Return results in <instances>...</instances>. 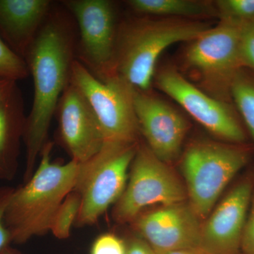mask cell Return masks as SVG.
I'll use <instances>...</instances> for the list:
<instances>
[{
  "label": "cell",
  "mask_w": 254,
  "mask_h": 254,
  "mask_svg": "<svg viewBox=\"0 0 254 254\" xmlns=\"http://www.w3.org/2000/svg\"><path fill=\"white\" fill-rule=\"evenodd\" d=\"M73 20L66 8L58 9L53 5L25 56L34 91L23 138L26 148L24 183L36 170L60 98L71 81L77 43Z\"/></svg>",
  "instance_id": "cell-1"
},
{
  "label": "cell",
  "mask_w": 254,
  "mask_h": 254,
  "mask_svg": "<svg viewBox=\"0 0 254 254\" xmlns=\"http://www.w3.org/2000/svg\"><path fill=\"white\" fill-rule=\"evenodd\" d=\"M53 142L48 141L41 153V161L31 178L15 189L4 214V224L11 242L26 243L34 237L50 232L58 208L72 191L79 164L51 160Z\"/></svg>",
  "instance_id": "cell-2"
},
{
  "label": "cell",
  "mask_w": 254,
  "mask_h": 254,
  "mask_svg": "<svg viewBox=\"0 0 254 254\" xmlns=\"http://www.w3.org/2000/svg\"><path fill=\"white\" fill-rule=\"evenodd\" d=\"M211 28L207 23L185 19L136 18L124 23L117 36V76L133 89L146 92L164 50L180 42L193 41Z\"/></svg>",
  "instance_id": "cell-3"
},
{
  "label": "cell",
  "mask_w": 254,
  "mask_h": 254,
  "mask_svg": "<svg viewBox=\"0 0 254 254\" xmlns=\"http://www.w3.org/2000/svg\"><path fill=\"white\" fill-rule=\"evenodd\" d=\"M248 148L241 144L211 141L193 143L182 160L187 200L200 219H206L237 174L250 160Z\"/></svg>",
  "instance_id": "cell-4"
},
{
  "label": "cell",
  "mask_w": 254,
  "mask_h": 254,
  "mask_svg": "<svg viewBox=\"0 0 254 254\" xmlns=\"http://www.w3.org/2000/svg\"><path fill=\"white\" fill-rule=\"evenodd\" d=\"M138 143L105 142L88 161L79 164L73 190L81 205L75 225L89 226L123 195Z\"/></svg>",
  "instance_id": "cell-5"
},
{
  "label": "cell",
  "mask_w": 254,
  "mask_h": 254,
  "mask_svg": "<svg viewBox=\"0 0 254 254\" xmlns=\"http://www.w3.org/2000/svg\"><path fill=\"white\" fill-rule=\"evenodd\" d=\"M128 173L127 186L113 210V218L119 223H131L149 205L187 200L186 187L180 179L146 145L138 144Z\"/></svg>",
  "instance_id": "cell-6"
},
{
  "label": "cell",
  "mask_w": 254,
  "mask_h": 254,
  "mask_svg": "<svg viewBox=\"0 0 254 254\" xmlns=\"http://www.w3.org/2000/svg\"><path fill=\"white\" fill-rule=\"evenodd\" d=\"M71 82L91 105L105 142L138 143L141 131L133 106L132 87L118 76L100 81L76 59L71 67Z\"/></svg>",
  "instance_id": "cell-7"
},
{
  "label": "cell",
  "mask_w": 254,
  "mask_h": 254,
  "mask_svg": "<svg viewBox=\"0 0 254 254\" xmlns=\"http://www.w3.org/2000/svg\"><path fill=\"white\" fill-rule=\"evenodd\" d=\"M79 32L76 58L97 78L116 77V12L108 0H67L62 3Z\"/></svg>",
  "instance_id": "cell-8"
},
{
  "label": "cell",
  "mask_w": 254,
  "mask_h": 254,
  "mask_svg": "<svg viewBox=\"0 0 254 254\" xmlns=\"http://www.w3.org/2000/svg\"><path fill=\"white\" fill-rule=\"evenodd\" d=\"M243 24L221 20L189 46L185 54L187 64L198 71L208 85L230 88L244 66L240 54Z\"/></svg>",
  "instance_id": "cell-9"
},
{
  "label": "cell",
  "mask_w": 254,
  "mask_h": 254,
  "mask_svg": "<svg viewBox=\"0 0 254 254\" xmlns=\"http://www.w3.org/2000/svg\"><path fill=\"white\" fill-rule=\"evenodd\" d=\"M188 200L139 214L131 222L157 254L200 250L202 224Z\"/></svg>",
  "instance_id": "cell-10"
},
{
  "label": "cell",
  "mask_w": 254,
  "mask_h": 254,
  "mask_svg": "<svg viewBox=\"0 0 254 254\" xmlns=\"http://www.w3.org/2000/svg\"><path fill=\"white\" fill-rule=\"evenodd\" d=\"M157 83L162 91L215 136L235 144L245 141V131L231 109L220 100L205 94L175 70L162 71Z\"/></svg>",
  "instance_id": "cell-11"
},
{
  "label": "cell",
  "mask_w": 254,
  "mask_h": 254,
  "mask_svg": "<svg viewBox=\"0 0 254 254\" xmlns=\"http://www.w3.org/2000/svg\"><path fill=\"white\" fill-rule=\"evenodd\" d=\"M56 113L60 140L71 160L83 163L100 151L105 138L99 122L86 97L71 81L60 98Z\"/></svg>",
  "instance_id": "cell-12"
},
{
  "label": "cell",
  "mask_w": 254,
  "mask_h": 254,
  "mask_svg": "<svg viewBox=\"0 0 254 254\" xmlns=\"http://www.w3.org/2000/svg\"><path fill=\"white\" fill-rule=\"evenodd\" d=\"M250 179L232 189L210 213L200 232V250L204 254H238L253 195Z\"/></svg>",
  "instance_id": "cell-13"
},
{
  "label": "cell",
  "mask_w": 254,
  "mask_h": 254,
  "mask_svg": "<svg viewBox=\"0 0 254 254\" xmlns=\"http://www.w3.org/2000/svg\"><path fill=\"white\" fill-rule=\"evenodd\" d=\"M133 106L140 131L152 153L165 163L180 156L186 136V120L163 100L134 89Z\"/></svg>",
  "instance_id": "cell-14"
},
{
  "label": "cell",
  "mask_w": 254,
  "mask_h": 254,
  "mask_svg": "<svg viewBox=\"0 0 254 254\" xmlns=\"http://www.w3.org/2000/svg\"><path fill=\"white\" fill-rule=\"evenodd\" d=\"M53 5L50 0H0V36L23 59Z\"/></svg>",
  "instance_id": "cell-15"
},
{
  "label": "cell",
  "mask_w": 254,
  "mask_h": 254,
  "mask_svg": "<svg viewBox=\"0 0 254 254\" xmlns=\"http://www.w3.org/2000/svg\"><path fill=\"white\" fill-rule=\"evenodd\" d=\"M26 117L22 93L16 85L0 105V182L11 181L17 173Z\"/></svg>",
  "instance_id": "cell-16"
},
{
  "label": "cell",
  "mask_w": 254,
  "mask_h": 254,
  "mask_svg": "<svg viewBox=\"0 0 254 254\" xmlns=\"http://www.w3.org/2000/svg\"><path fill=\"white\" fill-rule=\"evenodd\" d=\"M127 4L140 14L194 18L208 14L203 3L190 0H130Z\"/></svg>",
  "instance_id": "cell-17"
},
{
  "label": "cell",
  "mask_w": 254,
  "mask_h": 254,
  "mask_svg": "<svg viewBox=\"0 0 254 254\" xmlns=\"http://www.w3.org/2000/svg\"><path fill=\"white\" fill-rule=\"evenodd\" d=\"M81 205V196L77 192L73 190L66 195L55 214L50 228V232L55 237L64 240L70 236L71 227L76 222Z\"/></svg>",
  "instance_id": "cell-18"
},
{
  "label": "cell",
  "mask_w": 254,
  "mask_h": 254,
  "mask_svg": "<svg viewBox=\"0 0 254 254\" xmlns=\"http://www.w3.org/2000/svg\"><path fill=\"white\" fill-rule=\"evenodd\" d=\"M230 90L254 140V83L238 73L232 80Z\"/></svg>",
  "instance_id": "cell-19"
},
{
  "label": "cell",
  "mask_w": 254,
  "mask_h": 254,
  "mask_svg": "<svg viewBox=\"0 0 254 254\" xmlns=\"http://www.w3.org/2000/svg\"><path fill=\"white\" fill-rule=\"evenodd\" d=\"M28 75L26 61L14 53L0 36V76L18 81Z\"/></svg>",
  "instance_id": "cell-20"
},
{
  "label": "cell",
  "mask_w": 254,
  "mask_h": 254,
  "mask_svg": "<svg viewBox=\"0 0 254 254\" xmlns=\"http://www.w3.org/2000/svg\"><path fill=\"white\" fill-rule=\"evenodd\" d=\"M221 20L254 22V0H220L216 2Z\"/></svg>",
  "instance_id": "cell-21"
},
{
  "label": "cell",
  "mask_w": 254,
  "mask_h": 254,
  "mask_svg": "<svg viewBox=\"0 0 254 254\" xmlns=\"http://www.w3.org/2000/svg\"><path fill=\"white\" fill-rule=\"evenodd\" d=\"M127 242L117 235L105 233L97 237L91 254H127Z\"/></svg>",
  "instance_id": "cell-22"
},
{
  "label": "cell",
  "mask_w": 254,
  "mask_h": 254,
  "mask_svg": "<svg viewBox=\"0 0 254 254\" xmlns=\"http://www.w3.org/2000/svg\"><path fill=\"white\" fill-rule=\"evenodd\" d=\"M240 54L244 66L254 69V22L244 23L242 26Z\"/></svg>",
  "instance_id": "cell-23"
},
{
  "label": "cell",
  "mask_w": 254,
  "mask_h": 254,
  "mask_svg": "<svg viewBox=\"0 0 254 254\" xmlns=\"http://www.w3.org/2000/svg\"><path fill=\"white\" fill-rule=\"evenodd\" d=\"M14 190V187H0V252L12 243L11 235L5 226L4 214Z\"/></svg>",
  "instance_id": "cell-24"
},
{
  "label": "cell",
  "mask_w": 254,
  "mask_h": 254,
  "mask_svg": "<svg viewBox=\"0 0 254 254\" xmlns=\"http://www.w3.org/2000/svg\"><path fill=\"white\" fill-rule=\"evenodd\" d=\"M241 251L244 254H254V193L246 220L242 242Z\"/></svg>",
  "instance_id": "cell-25"
},
{
  "label": "cell",
  "mask_w": 254,
  "mask_h": 254,
  "mask_svg": "<svg viewBox=\"0 0 254 254\" xmlns=\"http://www.w3.org/2000/svg\"><path fill=\"white\" fill-rule=\"evenodd\" d=\"M127 242V254H157L141 237H132Z\"/></svg>",
  "instance_id": "cell-26"
},
{
  "label": "cell",
  "mask_w": 254,
  "mask_h": 254,
  "mask_svg": "<svg viewBox=\"0 0 254 254\" xmlns=\"http://www.w3.org/2000/svg\"><path fill=\"white\" fill-rule=\"evenodd\" d=\"M17 85V81L0 76V105L9 98Z\"/></svg>",
  "instance_id": "cell-27"
},
{
  "label": "cell",
  "mask_w": 254,
  "mask_h": 254,
  "mask_svg": "<svg viewBox=\"0 0 254 254\" xmlns=\"http://www.w3.org/2000/svg\"><path fill=\"white\" fill-rule=\"evenodd\" d=\"M163 254H204L200 250H190L175 251V252H168Z\"/></svg>",
  "instance_id": "cell-28"
},
{
  "label": "cell",
  "mask_w": 254,
  "mask_h": 254,
  "mask_svg": "<svg viewBox=\"0 0 254 254\" xmlns=\"http://www.w3.org/2000/svg\"><path fill=\"white\" fill-rule=\"evenodd\" d=\"M0 254H22L18 252L17 250H14V249L11 248L10 246L5 247L0 252Z\"/></svg>",
  "instance_id": "cell-29"
}]
</instances>
